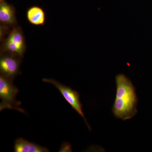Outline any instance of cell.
Returning <instances> with one entry per match:
<instances>
[{"label":"cell","mask_w":152,"mask_h":152,"mask_svg":"<svg viewBox=\"0 0 152 152\" xmlns=\"http://www.w3.org/2000/svg\"><path fill=\"white\" fill-rule=\"evenodd\" d=\"M116 97L113 105V113L118 118L130 119L137 113L138 98L132 81L125 75L120 74L115 77Z\"/></svg>","instance_id":"cell-1"},{"label":"cell","mask_w":152,"mask_h":152,"mask_svg":"<svg viewBox=\"0 0 152 152\" xmlns=\"http://www.w3.org/2000/svg\"><path fill=\"white\" fill-rule=\"evenodd\" d=\"M14 80L0 75V111L6 109L16 110L22 113L26 111L20 107L21 102L17 100L16 96L19 89L13 84Z\"/></svg>","instance_id":"cell-2"},{"label":"cell","mask_w":152,"mask_h":152,"mask_svg":"<svg viewBox=\"0 0 152 152\" xmlns=\"http://www.w3.org/2000/svg\"><path fill=\"white\" fill-rule=\"evenodd\" d=\"M1 42V53H8L23 58L26 45L21 28L18 26L13 28Z\"/></svg>","instance_id":"cell-3"},{"label":"cell","mask_w":152,"mask_h":152,"mask_svg":"<svg viewBox=\"0 0 152 152\" xmlns=\"http://www.w3.org/2000/svg\"><path fill=\"white\" fill-rule=\"evenodd\" d=\"M42 81L45 83L54 85L59 90L68 103L83 119L88 129L91 131V126L87 122L83 111V106L80 100V94L77 91L73 90L70 87L64 86L53 79L44 78L42 79Z\"/></svg>","instance_id":"cell-4"},{"label":"cell","mask_w":152,"mask_h":152,"mask_svg":"<svg viewBox=\"0 0 152 152\" xmlns=\"http://www.w3.org/2000/svg\"><path fill=\"white\" fill-rule=\"evenodd\" d=\"M0 55L1 75L14 80L21 74L20 68L23 58L8 53H1Z\"/></svg>","instance_id":"cell-5"},{"label":"cell","mask_w":152,"mask_h":152,"mask_svg":"<svg viewBox=\"0 0 152 152\" xmlns=\"http://www.w3.org/2000/svg\"><path fill=\"white\" fill-rule=\"evenodd\" d=\"M0 23L11 28L17 26L18 23L15 7L5 0H0Z\"/></svg>","instance_id":"cell-6"},{"label":"cell","mask_w":152,"mask_h":152,"mask_svg":"<svg viewBox=\"0 0 152 152\" xmlns=\"http://www.w3.org/2000/svg\"><path fill=\"white\" fill-rule=\"evenodd\" d=\"M26 17L29 23L34 26H42L46 23L45 12L39 6H33L28 8Z\"/></svg>","instance_id":"cell-7"},{"label":"cell","mask_w":152,"mask_h":152,"mask_svg":"<svg viewBox=\"0 0 152 152\" xmlns=\"http://www.w3.org/2000/svg\"><path fill=\"white\" fill-rule=\"evenodd\" d=\"M49 150L45 147L41 146L20 138L17 139L14 145L15 152H48Z\"/></svg>","instance_id":"cell-8"}]
</instances>
